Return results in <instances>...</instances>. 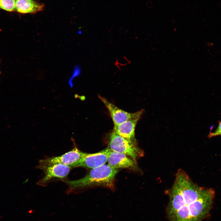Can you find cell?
<instances>
[{
	"mask_svg": "<svg viewBox=\"0 0 221 221\" xmlns=\"http://www.w3.org/2000/svg\"><path fill=\"white\" fill-rule=\"evenodd\" d=\"M166 192L169 221H203L209 212L215 196L213 189L199 186L180 169Z\"/></svg>",
	"mask_w": 221,
	"mask_h": 221,
	"instance_id": "cell-1",
	"label": "cell"
},
{
	"mask_svg": "<svg viewBox=\"0 0 221 221\" xmlns=\"http://www.w3.org/2000/svg\"><path fill=\"white\" fill-rule=\"evenodd\" d=\"M119 169L105 164L91 169L83 177L74 180L64 181L68 187V193L75 190L95 186L111 188L113 187L115 177Z\"/></svg>",
	"mask_w": 221,
	"mask_h": 221,
	"instance_id": "cell-2",
	"label": "cell"
},
{
	"mask_svg": "<svg viewBox=\"0 0 221 221\" xmlns=\"http://www.w3.org/2000/svg\"><path fill=\"white\" fill-rule=\"evenodd\" d=\"M111 151L125 154L134 160L142 157L143 152L137 143L130 141L113 132L108 147Z\"/></svg>",
	"mask_w": 221,
	"mask_h": 221,
	"instance_id": "cell-3",
	"label": "cell"
},
{
	"mask_svg": "<svg viewBox=\"0 0 221 221\" xmlns=\"http://www.w3.org/2000/svg\"><path fill=\"white\" fill-rule=\"evenodd\" d=\"M72 168L60 164H56L44 166L40 169L42 170L43 177L38 182L39 185L45 186L50 182L55 180H65Z\"/></svg>",
	"mask_w": 221,
	"mask_h": 221,
	"instance_id": "cell-4",
	"label": "cell"
},
{
	"mask_svg": "<svg viewBox=\"0 0 221 221\" xmlns=\"http://www.w3.org/2000/svg\"><path fill=\"white\" fill-rule=\"evenodd\" d=\"M85 153L76 147L61 155L40 160L37 167L40 169L47 165L60 164L70 166L72 168H74Z\"/></svg>",
	"mask_w": 221,
	"mask_h": 221,
	"instance_id": "cell-5",
	"label": "cell"
},
{
	"mask_svg": "<svg viewBox=\"0 0 221 221\" xmlns=\"http://www.w3.org/2000/svg\"><path fill=\"white\" fill-rule=\"evenodd\" d=\"M111 150L107 147L95 153H85L83 156L77 163L75 167H85L91 169L103 165L107 162Z\"/></svg>",
	"mask_w": 221,
	"mask_h": 221,
	"instance_id": "cell-6",
	"label": "cell"
},
{
	"mask_svg": "<svg viewBox=\"0 0 221 221\" xmlns=\"http://www.w3.org/2000/svg\"><path fill=\"white\" fill-rule=\"evenodd\" d=\"M144 111L143 110H140L138 114L132 118L114 126L113 132L130 141L137 143L135 136V127Z\"/></svg>",
	"mask_w": 221,
	"mask_h": 221,
	"instance_id": "cell-7",
	"label": "cell"
},
{
	"mask_svg": "<svg viewBox=\"0 0 221 221\" xmlns=\"http://www.w3.org/2000/svg\"><path fill=\"white\" fill-rule=\"evenodd\" d=\"M98 97L108 110L114 126L120 124L136 116L139 111L134 113L125 111L110 102L106 98L99 95Z\"/></svg>",
	"mask_w": 221,
	"mask_h": 221,
	"instance_id": "cell-8",
	"label": "cell"
},
{
	"mask_svg": "<svg viewBox=\"0 0 221 221\" xmlns=\"http://www.w3.org/2000/svg\"><path fill=\"white\" fill-rule=\"evenodd\" d=\"M107 162L109 166L117 169H135L138 167L135 160L123 153L111 150Z\"/></svg>",
	"mask_w": 221,
	"mask_h": 221,
	"instance_id": "cell-9",
	"label": "cell"
},
{
	"mask_svg": "<svg viewBox=\"0 0 221 221\" xmlns=\"http://www.w3.org/2000/svg\"><path fill=\"white\" fill-rule=\"evenodd\" d=\"M44 6L34 0H16L15 11L22 14H35L42 11Z\"/></svg>",
	"mask_w": 221,
	"mask_h": 221,
	"instance_id": "cell-10",
	"label": "cell"
},
{
	"mask_svg": "<svg viewBox=\"0 0 221 221\" xmlns=\"http://www.w3.org/2000/svg\"><path fill=\"white\" fill-rule=\"evenodd\" d=\"M16 0H0V9L10 12L15 11Z\"/></svg>",
	"mask_w": 221,
	"mask_h": 221,
	"instance_id": "cell-11",
	"label": "cell"
},
{
	"mask_svg": "<svg viewBox=\"0 0 221 221\" xmlns=\"http://www.w3.org/2000/svg\"><path fill=\"white\" fill-rule=\"evenodd\" d=\"M221 131V121L219 123V126L216 130L213 132L210 133L208 135L209 138L215 136V135Z\"/></svg>",
	"mask_w": 221,
	"mask_h": 221,
	"instance_id": "cell-12",
	"label": "cell"
},
{
	"mask_svg": "<svg viewBox=\"0 0 221 221\" xmlns=\"http://www.w3.org/2000/svg\"><path fill=\"white\" fill-rule=\"evenodd\" d=\"M218 135H221V131L216 134L215 135V136H218Z\"/></svg>",
	"mask_w": 221,
	"mask_h": 221,
	"instance_id": "cell-13",
	"label": "cell"
}]
</instances>
